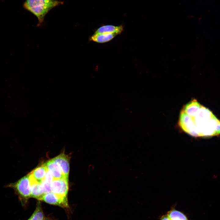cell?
Segmentation results:
<instances>
[{
	"instance_id": "obj_1",
	"label": "cell",
	"mask_w": 220,
	"mask_h": 220,
	"mask_svg": "<svg viewBox=\"0 0 220 220\" xmlns=\"http://www.w3.org/2000/svg\"><path fill=\"white\" fill-rule=\"evenodd\" d=\"M181 129L194 137H208L220 134V121L209 109L194 99L184 105L178 122Z\"/></svg>"
},
{
	"instance_id": "obj_2",
	"label": "cell",
	"mask_w": 220,
	"mask_h": 220,
	"mask_svg": "<svg viewBox=\"0 0 220 220\" xmlns=\"http://www.w3.org/2000/svg\"><path fill=\"white\" fill-rule=\"evenodd\" d=\"M63 4V2L57 0H26L23 7L37 18V26H39L43 22L46 15L51 9Z\"/></svg>"
},
{
	"instance_id": "obj_3",
	"label": "cell",
	"mask_w": 220,
	"mask_h": 220,
	"mask_svg": "<svg viewBox=\"0 0 220 220\" xmlns=\"http://www.w3.org/2000/svg\"><path fill=\"white\" fill-rule=\"evenodd\" d=\"M6 187L13 189L22 205L24 207L27 206L29 199L31 198L28 174L16 182L7 185Z\"/></svg>"
},
{
	"instance_id": "obj_4",
	"label": "cell",
	"mask_w": 220,
	"mask_h": 220,
	"mask_svg": "<svg viewBox=\"0 0 220 220\" xmlns=\"http://www.w3.org/2000/svg\"><path fill=\"white\" fill-rule=\"evenodd\" d=\"M68 178L54 179L50 184L51 192L59 196L67 197Z\"/></svg>"
},
{
	"instance_id": "obj_5",
	"label": "cell",
	"mask_w": 220,
	"mask_h": 220,
	"mask_svg": "<svg viewBox=\"0 0 220 220\" xmlns=\"http://www.w3.org/2000/svg\"><path fill=\"white\" fill-rule=\"evenodd\" d=\"M40 200L67 209H69L67 197L59 196L51 192L45 194Z\"/></svg>"
},
{
	"instance_id": "obj_6",
	"label": "cell",
	"mask_w": 220,
	"mask_h": 220,
	"mask_svg": "<svg viewBox=\"0 0 220 220\" xmlns=\"http://www.w3.org/2000/svg\"><path fill=\"white\" fill-rule=\"evenodd\" d=\"M70 156L62 152L57 156L51 159L60 167L64 176L68 178L69 172V162Z\"/></svg>"
},
{
	"instance_id": "obj_7",
	"label": "cell",
	"mask_w": 220,
	"mask_h": 220,
	"mask_svg": "<svg viewBox=\"0 0 220 220\" xmlns=\"http://www.w3.org/2000/svg\"><path fill=\"white\" fill-rule=\"evenodd\" d=\"M30 185L31 197L40 200L45 194L41 183L35 181L28 174Z\"/></svg>"
},
{
	"instance_id": "obj_8",
	"label": "cell",
	"mask_w": 220,
	"mask_h": 220,
	"mask_svg": "<svg viewBox=\"0 0 220 220\" xmlns=\"http://www.w3.org/2000/svg\"><path fill=\"white\" fill-rule=\"evenodd\" d=\"M123 30L122 25L116 26L111 25H103L97 28L95 31L94 34L110 33L118 35L121 34Z\"/></svg>"
},
{
	"instance_id": "obj_9",
	"label": "cell",
	"mask_w": 220,
	"mask_h": 220,
	"mask_svg": "<svg viewBox=\"0 0 220 220\" xmlns=\"http://www.w3.org/2000/svg\"><path fill=\"white\" fill-rule=\"evenodd\" d=\"M45 164L47 169L50 172L54 179L66 178L63 174L59 166L51 159Z\"/></svg>"
},
{
	"instance_id": "obj_10",
	"label": "cell",
	"mask_w": 220,
	"mask_h": 220,
	"mask_svg": "<svg viewBox=\"0 0 220 220\" xmlns=\"http://www.w3.org/2000/svg\"><path fill=\"white\" fill-rule=\"evenodd\" d=\"M47 170L44 163L35 168L29 174L35 181L41 183L44 178Z\"/></svg>"
},
{
	"instance_id": "obj_11",
	"label": "cell",
	"mask_w": 220,
	"mask_h": 220,
	"mask_svg": "<svg viewBox=\"0 0 220 220\" xmlns=\"http://www.w3.org/2000/svg\"><path fill=\"white\" fill-rule=\"evenodd\" d=\"M117 35L115 34L110 33L94 34L90 37V40L98 43H105L111 41Z\"/></svg>"
},
{
	"instance_id": "obj_12",
	"label": "cell",
	"mask_w": 220,
	"mask_h": 220,
	"mask_svg": "<svg viewBox=\"0 0 220 220\" xmlns=\"http://www.w3.org/2000/svg\"><path fill=\"white\" fill-rule=\"evenodd\" d=\"M45 218L41 204L40 202L38 201L34 212L27 220H43Z\"/></svg>"
},
{
	"instance_id": "obj_13",
	"label": "cell",
	"mask_w": 220,
	"mask_h": 220,
	"mask_svg": "<svg viewBox=\"0 0 220 220\" xmlns=\"http://www.w3.org/2000/svg\"><path fill=\"white\" fill-rule=\"evenodd\" d=\"M166 215L170 220H188L184 214L175 210L169 211Z\"/></svg>"
},
{
	"instance_id": "obj_14",
	"label": "cell",
	"mask_w": 220,
	"mask_h": 220,
	"mask_svg": "<svg viewBox=\"0 0 220 220\" xmlns=\"http://www.w3.org/2000/svg\"><path fill=\"white\" fill-rule=\"evenodd\" d=\"M41 184L45 194L51 192L50 184L44 179L42 181Z\"/></svg>"
},
{
	"instance_id": "obj_15",
	"label": "cell",
	"mask_w": 220,
	"mask_h": 220,
	"mask_svg": "<svg viewBox=\"0 0 220 220\" xmlns=\"http://www.w3.org/2000/svg\"><path fill=\"white\" fill-rule=\"evenodd\" d=\"M44 179L48 183L51 184L54 178L50 172L47 170Z\"/></svg>"
},
{
	"instance_id": "obj_16",
	"label": "cell",
	"mask_w": 220,
	"mask_h": 220,
	"mask_svg": "<svg viewBox=\"0 0 220 220\" xmlns=\"http://www.w3.org/2000/svg\"><path fill=\"white\" fill-rule=\"evenodd\" d=\"M160 220H170L167 215L163 216Z\"/></svg>"
},
{
	"instance_id": "obj_17",
	"label": "cell",
	"mask_w": 220,
	"mask_h": 220,
	"mask_svg": "<svg viewBox=\"0 0 220 220\" xmlns=\"http://www.w3.org/2000/svg\"><path fill=\"white\" fill-rule=\"evenodd\" d=\"M43 220H54L52 218L49 217H45Z\"/></svg>"
}]
</instances>
